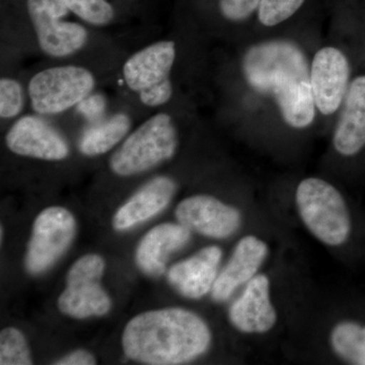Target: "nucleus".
I'll use <instances>...</instances> for the list:
<instances>
[{
  "instance_id": "obj_1",
  "label": "nucleus",
  "mask_w": 365,
  "mask_h": 365,
  "mask_svg": "<svg viewBox=\"0 0 365 365\" xmlns=\"http://www.w3.org/2000/svg\"><path fill=\"white\" fill-rule=\"evenodd\" d=\"M248 85L273 98L288 126L304 129L316 117L311 67L299 46L287 40H273L252 46L242 60Z\"/></svg>"
},
{
  "instance_id": "obj_2",
  "label": "nucleus",
  "mask_w": 365,
  "mask_h": 365,
  "mask_svg": "<svg viewBox=\"0 0 365 365\" xmlns=\"http://www.w3.org/2000/svg\"><path fill=\"white\" fill-rule=\"evenodd\" d=\"M212 341L210 329L198 314L181 307L136 316L125 327L126 356L151 365L182 364L198 359Z\"/></svg>"
},
{
  "instance_id": "obj_3",
  "label": "nucleus",
  "mask_w": 365,
  "mask_h": 365,
  "mask_svg": "<svg viewBox=\"0 0 365 365\" xmlns=\"http://www.w3.org/2000/svg\"><path fill=\"white\" fill-rule=\"evenodd\" d=\"M179 143L175 117L165 110H158L119 144L110 158V170L119 177L148 172L172 160Z\"/></svg>"
},
{
  "instance_id": "obj_4",
  "label": "nucleus",
  "mask_w": 365,
  "mask_h": 365,
  "mask_svg": "<svg viewBox=\"0 0 365 365\" xmlns=\"http://www.w3.org/2000/svg\"><path fill=\"white\" fill-rule=\"evenodd\" d=\"M177 57L175 41L160 39L143 46L125 60L122 83L143 107L163 110L174 98L173 72Z\"/></svg>"
},
{
  "instance_id": "obj_5",
  "label": "nucleus",
  "mask_w": 365,
  "mask_h": 365,
  "mask_svg": "<svg viewBox=\"0 0 365 365\" xmlns=\"http://www.w3.org/2000/svg\"><path fill=\"white\" fill-rule=\"evenodd\" d=\"M300 220L314 239L328 247L343 246L352 232L351 215L344 197L319 178L302 180L295 191Z\"/></svg>"
},
{
  "instance_id": "obj_6",
  "label": "nucleus",
  "mask_w": 365,
  "mask_h": 365,
  "mask_svg": "<svg viewBox=\"0 0 365 365\" xmlns=\"http://www.w3.org/2000/svg\"><path fill=\"white\" fill-rule=\"evenodd\" d=\"M97 86L96 74L81 64L45 67L35 72L26 83L28 102L35 114L57 117L76 109Z\"/></svg>"
},
{
  "instance_id": "obj_7",
  "label": "nucleus",
  "mask_w": 365,
  "mask_h": 365,
  "mask_svg": "<svg viewBox=\"0 0 365 365\" xmlns=\"http://www.w3.org/2000/svg\"><path fill=\"white\" fill-rule=\"evenodd\" d=\"M26 6L36 43L48 58H72L90 44V31L67 20L71 11L62 0H26Z\"/></svg>"
},
{
  "instance_id": "obj_8",
  "label": "nucleus",
  "mask_w": 365,
  "mask_h": 365,
  "mask_svg": "<svg viewBox=\"0 0 365 365\" xmlns=\"http://www.w3.org/2000/svg\"><path fill=\"white\" fill-rule=\"evenodd\" d=\"M104 271L105 261L100 255L88 254L79 258L67 274L66 290L58 299L59 311L74 319L109 313L111 299L101 285Z\"/></svg>"
},
{
  "instance_id": "obj_9",
  "label": "nucleus",
  "mask_w": 365,
  "mask_h": 365,
  "mask_svg": "<svg viewBox=\"0 0 365 365\" xmlns=\"http://www.w3.org/2000/svg\"><path fill=\"white\" fill-rule=\"evenodd\" d=\"M76 234V222L67 209L52 206L36 218L26 255L29 272L48 270L66 253Z\"/></svg>"
},
{
  "instance_id": "obj_10",
  "label": "nucleus",
  "mask_w": 365,
  "mask_h": 365,
  "mask_svg": "<svg viewBox=\"0 0 365 365\" xmlns=\"http://www.w3.org/2000/svg\"><path fill=\"white\" fill-rule=\"evenodd\" d=\"M4 141L11 153L23 158L61 162L71 155V146L63 134L48 118L35 113L14 120Z\"/></svg>"
},
{
  "instance_id": "obj_11",
  "label": "nucleus",
  "mask_w": 365,
  "mask_h": 365,
  "mask_svg": "<svg viewBox=\"0 0 365 365\" xmlns=\"http://www.w3.org/2000/svg\"><path fill=\"white\" fill-rule=\"evenodd\" d=\"M351 66L342 50L324 47L314 55L311 83L314 104L319 113L329 116L342 107L351 83Z\"/></svg>"
},
{
  "instance_id": "obj_12",
  "label": "nucleus",
  "mask_w": 365,
  "mask_h": 365,
  "mask_svg": "<svg viewBox=\"0 0 365 365\" xmlns=\"http://www.w3.org/2000/svg\"><path fill=\"white\" fill-rule=\"evenodd\" d=\"M177 220L191 232L212 239H227L242 227V215L235 206L210 195L187 197L178 204Z\"/></svg>"
},
{
  "instance_id": "obj_13",
  "label": "nucleus",
  "mask_w": 365,
  "mask_h": 365,
  "mask_svg": "<svg viewBox=\"0 0 365 365\" xmlns=\"http://www.w3.org/2000/svg\"><path fill=\"white\" fill-rule=\"evenodd\" d=\"M228 319L237 331L248 335H262L272 330L278 314L266 274H257L245 285L242 294L228 309Z\"/></svg>"
},
{
  "instance_id": "obj_14",
  "label": "nucleus",
  "mask_w": 365,
  "mask_h": 365,
  "mask_svg": "<svg viewBox=\"0 0 365 365\" xmlns=\"http://www.w3.org/2000/svg\"><path fill=\"white\" fill-rule=\"evenodd\" d=\"M269 255L267 242L254 235H245L235 245L232 256L218 273L211 297L217 302H227L239 288L258 274Z\"/></svg>"
},
{
  "instance_id": "obj_15",
  "label": "nucleus",
  "mask_w": 365,
  "mask_h": 365,
  "mask_svg": "<svg viewBox=\"0 0 365 365\" xmlns=\"http://www.w3.org/2000/svg\"><path fill=\"white\" fill-rule=\"evenodd\" d=\"M222 259V250L220 247H205L193 256L175 264L168 272V279L182 297L202 299L212 290Z\"/></svg>"
},
{
  "instance_id": "obj_16",
  "label": "nucleus",
  "mask_w": 365,
  "mask_h": 365,
  "mask_svg": "<svg viewBox=\"0 0 365 365\" xmlns=\"http://www.w3.org/2000/svg\"><path fill=\"white\" fill-rule=\"evenodd\" d=\"M333 146L344 158L357 157L365 150V72L350 83L334 130Z\"/></svg>"
},
{
  "instance_id": "obj_17",
  "label": "nucleus",
  "mask_w": 365,
  "mask_h": 365,
  "mask_svg": "<svg viewBox=\"0 0 365 365\" xmlns=\"http://www.w3.org/2000/svg\"><path fill=\"white\" fill-rule=\"evenodd\" d=\"M176 191L172 178H153L120 207L113 218V227L122 232L153 218L169 205Z\"/></svg>"
},
{
  "instance_id": "obj_18",
  "label": "nucleus",
  "mask_w": 365,
  "mask_h": 365,
  "mask_svg": "<svg viewBox=\"0 0 365 365\" xmlns=\"http://www.w3.org/2000/svg\"><path fill=\"white\" fill-rule=\"evenodd\" d=\"M190 240L191 230L181 223L158 225L139 242L135 254L137 265L148 275H162L170 257L187 246Z\"/></svg>"
},
{
  "instance_id": "obj_19",
  "label": "nucleus",
  "mask_w": 365,
  "mask_h": 365,
  "mask_svg": "<svg viewBox=\"0 0 365 365\" xmlns=\"http://www.w3.org/2000/svg\"><path fill=\"white\" fill-rule=\"evenodd\" d=\"M133 127V117L126 111L110 113L104 119L88 124L81 134L78 150L88 158L105 155L126 138Z\"/></svg>"
},
{
  "instance_id": "obj_20",
  "label": "nucleus",
  "mask_w": 365,
  "mask_h": 365,
  "mask_svg": "<svg viewBox=\"0 0 365 365\" xmlns=\"http://www.w3.org/2000/svg\"><path fill=\"white\" fill-rule=\"evenodd\" d=\"M329 340L338 359L349 364L365 365V324L341 321L333 327Z\"/></svg>"
},
{
  "instance_id": "obj_21",
  "label": "nucleus",
  "mask_w": 365,
  "mask_h": 365,
  "mask_svg": "<svg viewBox=\"0 0 365 365\" xmlns=\"http://www.w3.org/2000/svg\"><path fill=\"white\" fill-rule=\"evenodd\" d=\"M71 14L86 25L95 28L111 26L116 20V9L109 0H62Z\"/></svg>"
},
{
  "instance_id": "obj_22",
  "label": "nucleus",
  "mask_w": 365,
  "mask_h": 365,
  "mask_svg": "<svg viewBox=\"0 0 365 365\" xmlns=\"http://www.w3.org/2000/svg\"><path fill=\"white\" fill-rule=\"evenodd\" d=\"M28 98L26 88L14 76H4L0 79V118L11 121L21 116Z\"/></svg>"
},
{
  "instance_id": "obj_23",
  "label": "nucleus",
  "mask_w": 365,
  "mask_h": 365,
  "mask_svg": "<svg viewBox=\"0 0 365 365\" xmlns=\"http://www.w3.org/2000/svg\"><path fill=\"white\" fill-rule=\"evenodd\" d=\"M0 364H33L25 336L18 329L6 328L0 333Z\"/></svg>"
},
{
  "instance_id": "obj_24",
  "label": "nucleus",
  "mask_w": 365,
  "mask_h": 365,
  "mask_svg": "<svg viewBox=\"0 0 365 365\" xmlns=\"http://www.w3.org/2000/svg\"><path fill=\"white\" fill-rule=\"evenodd\" d=\"M261 0H215L216 11L227 23L248 21L258 11Z\"/></svg>"
},
{
  "instance_id": "obj_25",
  "label": "nucleus",
  "mask_w": 365,
  "mask_h": 365,
  "mask_svg": "<svg viewBox=\"0 0 365 365\" xmlns=\"http://www.w3.org/2000/svg\"><path fill=\"white\" fill-rule=\"evenodd\" d=\"M74 111L79 118L85 120L86 125L96 123L110 114L109 101L102 93L95 91L81 101Z\"/></svg>"
},
{
  "instance_id": "obj_26",
  "label": "nucleus",
  "mask_w": 365,
  "mask_h": 365,
  "mask_svg": "<svg viewBox=\"0 0 365 365\" xmlns=\"http://www.w3.org/2000/svg\"><path fill=\"white\" fill-rule=\"evenodd\" d=\"M57 365H93L96 364V359L91 352L86 350H76L62 357L58 361L55 362Z\"/></svg>"
}]
</instances>
